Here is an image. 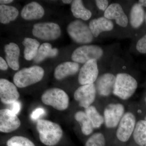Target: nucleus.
Returning a JSON list of instances; mask_svg holds the SVG:
<instances>
[{"mask_svg": "<svg viewBox=\"0 0 146 146\" xmlns=\"http://www.w3.org/2000/svg\"><path fill=\"white\" fill-rule=\"evenodd\" d=\"M36 129L39 133V140L46 146L56 145L63 136V131L61 127L49 120H38Z\"/></svg>", "mask_w": 146, "mask_h": 146, "instance_id": "nucleus-1", "label": "nucleus"}, {"mask_svg": "<svg viewBox=\"0 0 146 146\" xmlns=\"http://www.w3.org/2000/svg\"><path fill=\"white\" fill-rule=\"evenodd\" d=\"M44 75V70L42 67L34 65L17 72L13 76V82L18 88H25L41 81Z\"/></svg>", "mask_w": 146, "mask_h": 146, "instance_id": "nucleus-2", "label": "nucleus"}, {"mask_svg": "<svg viewBox=\"0 0 146 146\" xmlns=\"http://www.w3.org/2000/svg\"><path fill=\"white\" fill-rule=\"evenodd\" d=\"M138 82L134 78L127 73H119L116 76L113 94L123 100L131 98L136 91Z\"/></svg>", "mask_w": 146, "mask_h": 146, "instance_id": "nucleus-3", "label": "nucleus"}, {"mask_svg": "<svg viewBox=\"0 0 146 146\" xmlns=\"http://www.w3.org/2000/svg\"><path fill=\"white\" fill-rule=\"evenodd\" d=\"M41 100L46 105L52 106L58 111H64L68 108L70 103L69 96L63 89L51 88L42 94Z\"/></svg>", "mask_w": 146, "mask_h": 146, "instance_id": "nucleus-4", "label": "nucleus"}, {"mask_svg": "<svg viewBox=\"0 0 146 146\" xmlns=\"http://www.w3.org/2000/svg\"><path fill=\"white\" fill-rule=\"evenodd\" d=\"M67 31L71 39L78 44H89L94 40V36L89 26L80 20L71 22L67 27Z\"/></svg>", "mask_w": 146, "mask_h": 146, "instance_id": "nucleus-5", "label": "nucleus"}, {"mask_svg": "<svg viewBox=\"0 0 146 146\" xmlns=\"http://www.w3.org/2000/svg\"><path fill=\"white\" fill-rule=\"evenodd\" d=\"M103 53L102 49L97 45H84L74 50L72 55V59L74 62L84 64L90 60H98Z\"/></svg>", "mask_w": 146, "mask_h": 146, "instance_id": "nucleus-6", "label": "nucleus"}, {"mask_svg": "<svg viewBox=\"0 0 146 146\" xmlns=\"http://www.w3.org/2000/svg\"><path fill=\"white\" fill-rule=\"evenodd\" d=\"M61 33L60 26L52 22L35 24L32 29V33L35 36L46 41L56 40L60 36Z\"/></svg>", "mask_w": 146, "mask_h": 146, "instance_id": "nucleus-7", "label": "nucleus"}, {"mask_svg": "<svg viewBox=\"0 0 146 146\" xmlns=\"http://www.w3.org/2000/svg\"><path fill=\"white\" fill-rule=\"evenodd\" d=\"M96 88L94 84L82 85L74 93V98L80 107L87 108L91 106L96 99Z\"/></svg>", "mask_w": 146, "mask_h": 146, "instance_id": "nucleus-8", "label": "nucleus"}, {"mask_svg": "<svg viewBox=\"0 0 146 146\" xmlns=\"http://www.w3.org/2000/svg\"><path fill=\"white\" fill-rule=\"evenodd\" d=\"M136 125V118L131 112H127L124 115L120 121L116 136L120 141L125 142L128 141L133 133Z\"/></svg>", "mask_w": 146, "mask_h": 146, "instance_id": "nucleus-9", "label": "nucleus"}, {"mask_svg": "<svg viewBox=\"0 0 146 146\" xmlns=\"http://www.w3.org/2000/svg\"><path fill=\"white\" fill-rule=\"evenodd\" d=\"M125 108L121 104H110L104 112V123L108 128H113L119 125L124 115Z\"/></svg>", "mask_w": 146, "mask_h": 146, "instance_id": "nucleus-10", "label": "nucleus"}, {"mask_svg": "<svg viewBox=\"0 0 146 146\" xmlns=\"http://www.w3.org/2000/svg\"><path fill=\"white\" fill-rule=\"evenodd\" d=\"M99 74L97 60H91L84 63L80 70L79 83L82 85L94 84L96 81Z\"/></svg>", "mask_w": 146, "mask_h": 146, "instance_id": "nucleus-11", "label": "nucleus"}, {"mask_svg": "<svg viewBox=\"0 0 146 146\" xmlns=\"http://www.w3.org/2000/svg\"><path fill=\"white\" fill-rule=\"evenodd\" d=\"M21 125V120L10 109L0 110V131L4 133L13 132Z\"/></svg>", "mask_w": 146, "mask_h": 146, "instance_id": "nucleus-12", "label": "nucleus"}, {"mask_svg": "<svg viewBox=\"0 0 146 146\" xmlns=\"http://www.w3.org/2000/svg\"><path fill=\"white\" fill-rule=\"evenodd\" d=\"M20 94L15 84L4 78L0 79V99L3 103L11 104L18 101Z\"/></svg>", "mask_w": 146, "mask_h": 146, "instance_id": "nucleus-13", "label": "nucleus"}, {"mask_svg": "<svg viewBox=\"0 0 146 146\" xmlns=\"http://www.w3.org/2000/svg\"><path fill=\"white\" fill-rule=\"evenodd\" d=\"M116 76L111 73H105L98 77L96 88L101 96L107 97L113 93L115 87Z\"/></svg>", "mask_w": 146, "mask_h": 146, "instance_id": "nucleus-14", "label": "nucleus"}, {"mask_svg": "<svg viewBox=\"0 0 146 146\" xmlns=\"http://www.w3.org/2000/svg\"><path fill=\"white\" fill-rule=\"evenodd\" d=\"M104 16L109 20H115L118 25L122 27H127L128 19L121 6L115 3L110 4L104 11Z\"/></svg>", "mask_w": 146, "mask_h": 146, "instance_id": "nucleus-15", "label": "nucleus"}, {"mask_svg": "<svg viewBox=\"0 0 146 146\" xmlns=\"http://www.w3.org/2000/svg\"><path fill=\"white\" fill-rule=\"evenodd\" d=\"M79 68L78 63L74 61L63 62L55 69L54 75L57 80H62L69 76L75 74L78 72Z\"/></svg>", "mask_w": 146, "mask_h": 146, "instance_id": "nucleus-16", "label": "nucleus"}, {"mask_svg": "<svg viewBox=\"0 0 146 146\" xmlns=\"http://www.w3.org/2000/svg\"><path fill=\"white\" fill-rule=\"evenodd\" d=\"M4 51L9 67L13 70H18L20 68L19 58L20 49L19 46L15 43L11 42L5 46Z\"/></svg>", "mask_w": 146, "mask_h": 146, "instance_id": "nucleus-17", "label": "nucleus"}, {"mask_svg": "<svg viewBox=\"0 0 146 146\" xmlns=\"http://www.w3.org/2000/svg\"><path fill=\"white\" fill-rule=\"evenodd\" d=\"M45 11L41 5L36 2H32L25 5L21 11V16L25 20H37L44 15Z\"/></svg>", "mask_w": 146, "mask_h": 146, "instance_id": "nucleus-18", "label": "nucleus"}, {"mask_svg": "<svg viewBox=\"0 0 146 146\" xmlns=\"http://www.w3.org/2000/svg\"><path fill=\"white\" fill-rule=\"evenodd\" d=\"M89 27L94 37H97L102 32L112 31L114 28V24L111 20L102 17L91 20Z\"/></svg>", "mask_w": 146, "mask_h": 146, "instance_id": "nucleus-19", "label": "nucleus"}, {"mask_svg": "<svg viewBox=\"0 0 146 146\" xmlns=\"http://www.w3.org/2000/svg\"><path fill=\"white\" fill-rule=\"evenodd\" d=\"M22 44L25 46L24 56L25 59L27 60L34 59L40 46L39 42L36 39L26 37Z\"/></svg>", "mask_w": 146, "mask_h": 146, "instance_id": "nucleus-20", "label": "nucleus"}, {"mask_svg": "<svg viewBox=\"0 0 146 146\" xmlns=\"http://www.w3.org/2000/svg\"><path fill=\"white\" fill-rule=\"evenodd\" d=\"M58 53L57 48H52L51 44L49 43H44L40 45L37 54L35 58V63H39L42 62L47 58L55 57Z\"/></svg>", "mask_w": 146, "mask_h": 146, "instance_id": "nucleus-21", "label": "nucleus"}, {"mask_svg": "<svg viewBox=\"0 0 146 146\" xmlns=\"http://www.w3.org/2000/svg\"><path fill=\"white\" fill-rule=\"evenodd\" d=\"M145 11L143 7L138 3L133 5L131 9L130 23L133 28L137 29L143 23L145 18Z\"/></svg>", "mask_w": 146, "mask_h": 146, "instance_id": "nucleus-22", "label": "nucleus"}, {"mask_svg": "<svg viewBox=\"0 0 146 146\" xmlns=\"http://www.w3.org/2000/svg\"><path fill=\"white\" fill-rule=\"evenodd\" d=\"M71 10L75 18H80L83 21H88L92 16L91 11L84 7L81 0L73 1L71 4Z\"/></svg>", "mask_w": 146, "mask_h": 146, "instance_id": "nucleus-23", "label": "nucleus"}, {"mask_svg": "<svg viewBox=\"0 0 146 146\" xmlns=\"http://www.w3.org/2000/svg\"><path fill=\"white\" fill-rule=\"evenodd\" d=\"M19 14L17 8L11 6L0 5V22L3 24H7L15 21Z\"/></svg>", "mask_w": 146, "mask_h": 146, "instance_id": "nucleus-24", "label": "nucleus"}, {"mask_svg": "<svg viewBox=\"0 0 146 146\" xmlns=\"http://www.w3.org/2000/svg\"><path fill=\"white\" fill-rule=\"evenodd\" d=\"M74 118L80 125L83 134L88 136L93 132L94 126L85 112L78 111L75 114Z\"/></svg>", "mask_w": 146, "mask_h": 146, "instance_id": "nucleus-25", "label": "nucleus"}, {"mask_svg": "<svg viewBox=\"0 0 146 146\" xmlns=\"http://www.w3.org/2000/svg\"><path fill=\"white\" fill-rule=\"evenodd\" d=\"M134 141L138 145H146V121L141 120L136 124L133 133Z\"/></svg>", "mask_w": 146, "mask_h": 146, "instance_id": "nucleus-26", "label": "nucleus"}, {"mask_svg": "<svg viewBox=\"0 0 146 146\" xmlns=\"http://www.w3.org/2000/svg\"><path fill=\"white\" fill-rule=\"evenodd\" d=\"M85 112L91 121L94 129L100 127L104 123V117L94 106L91 105L85 109Z\"/></svg>", "mask_w": 146, "mask_h": 146, "instance_id": "nucleus-27", "label": "nucleus"}, {"mask_svg": "<svg viewBox=\"0 0 146 146\" xmlns=\"http://www.w3.org/2000/svg\"><path fill=\"white\" fill-rule=\"evenodd\" d=\"M7 145V146H35L28 138L19 136H13L9 139Z\"/></svg>", "mask_w": 146, "mask_h": 146, "instance_id": "nucleus-28", "label": "nucleus"}, {"mask_svg": "<svg viewBox=\"0 0 146 146\" xmlns=\"http://www.w3.org/2000/svg\"><path fill=\"white\" fill-rule=\"evenodd\" d=\"M106 140L104 135L98 132L92 135L86 141L85 146H105Z\"/></svg>", "mask_w": 146, "mask_h": 146, "instance_id": "nucleus-29", "label": "nucleus"}, {"mask_svg": "<svg viewBox=\"0 0 146 146\" xmlns=\"http://www.w3.org/2000/svg\"><path fill=\"white\" fill-rule=\"evenodd\" d=\"M136 49L141 53H146V34L138 40L136 44Z\"/></svg>", "mask_w": 146, "mask_h": 146, "instance_id": "nucleus-30", "label": "nucleus"}, {"mask_svg": "<svg viewBox=\"0 0 146 146\" xmlns=\"http://www.w3.org/2000/svg\"><path fill=\"white\" fill-rule=\"evenodd\" d=\"M45 110L43 108H38L35 110L31 115V118L32 119L35 120L38 119L39 117L43 115L45 113Z\"/></svg>", "mask_w": 146, "mask_h": 146, "instance_id": "nucleus-31", "label": "nucleus"}, {"mask_svg": "<svg viewBox=\"0 0 146 146\" xmlns=\"http://www.w3.org/2000/svg\"><path fill=\"white\" fill-rule=\"evenodd\" d=\"M95 2L97 7L103 11H105L109 6L108 1L107 0H97Z\"/></svg>", "mask_w": 146, "mask_h": 146, "instance_id": "nucleus-32", "label": "nucleus"}, {"mask_svg": "<svg viewBox=\"0 0 146 146\" xmlns=\"http://www.w3.org/2000/svg\"><path fill=\"white\" fill-rule=\"evenodd\" d=\"M11 107L10 110L12 111L13 113L17 115L18 114L21 109V104L20 102L18 101H16L13 103L11 104Z\"/></svg>", "mask_w": 146, "mask_h": 146, "instance_id": "nucleus-33", "label": "nucleus"}, {"mask_svg": "<svg viewBox=\"0 0 146 146\" xmlns=\"http://www.w3.org/2000/svg\"><path fill=\"white\" fill-rule=\"evenodd\" d=\"M8 66L7 61L3 58L0 57V69L1 70H7L8 69Z\"/></svg>", "mask_w": 146, "mask_h": 146, "instance_id": "nucleus-34", "label": "nucleus"}, {"mask_svg": "<svg viewBox=\"0 0 146 146\" xmlns=\"http://www.w3.org/2000/svg\"><path fill=\"white\" fill-rule=\"evenodd\" d=\"M13 0H1L0 3H1V5L8 4L13 2Z\"/></svg>", "mask_w": 146, "mask_h": 146, "instance_id": "nucleus-35", "label": "nucleus"}, {"mask_svg": "<svg viewBox=\"0 0 146 146\" xmlns=\"http://www.w3.org/2000/svg\"><path fill=\"white\" fill-rule=\"evenodd\" d=\"M138 4L143 7H146V0H140L138 1Z\"/></svg>", "mask_w": 146, "mask_h": 146, "instance_id": "nucleus-36", "label": "nucleus"}, {"mask_svg": "<svg viewBox=\"0 0 146 146\" xmlns=\"http://www.w3.org/2000/svg\"><path fill=\"white\" fill-rule=\"evenodd\" d=\"M62 2L66 4H69L72 3V2H73V1H70V0H63L62 1Z\"/></svg>", "mask_w": 146, "mask_h": 146, "instance_id": "nucleus-37", "label": "nucleus"}, {"mask_svg": "<svg viewBox=\"0 0 146 146\" xmlns=\"http://www.w3.org/2000/svg\"><path fill=\"white\" fill-rule=\"evenodd\" d=\"M145 19L146 22V13L145 15Z\"/></svg>", "mask_w": 146, "mask_h": 146, "instance_id": "nucleus-38", "label": "nucleus"}, {"mask_svg": "<svg viewBox=\"0 0 146 146\" xmlns=\"http://www.w3.org/2000/svg\"><path fill=\"white\" fill-rule=\"evenodd\" d=\"M145 120L146 121V117H145Z\"/></svg>", "mask_w": 146, "mask_h": 146, "instance_id": "nucleus-39", "label": "nucleus"}, {"mask_svg": "<svg viewBox=\"0 0 146 146\" xmlns=\"http://www.w3.org/2000/svg\"><path fill=\"white\" fill-rule=\"evenodd\" d=\"M145 101H146V99H145Z\"/></svg>", "mask_w": 146, "mask_h": 146, "instance_id": "nucleus-40", "label": "nucleus"}, {"mask_svg": "<svg viewBox=\"0 0 146 146\" xmlns=\"http://www.w3.org/2000/svg\"><path fill=\"white\" fill-rule=\"evenodd\" d=\"M146 146V145H145Z\"/></svg>", "mask_w": 146, "mask_h": 146, "instance_id": "nucleus-41", "label": "nucleus"}]
</instances>
